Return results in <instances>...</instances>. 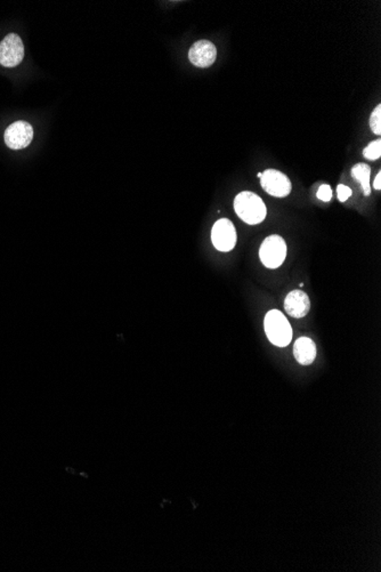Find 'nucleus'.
<instances>
[{
    "label": "nucleus",
    "mask_w": 381,
    "mask_h": 572,
    "mask_svg": "<svg viewBox=\"0 0 381 572\" xmlns=\"http://www.w3.org/2000/svg\"><path fill=\"white\" fill-rule=\"evenodd\" d=\"M234 209L239 217L249 225L259 224L268 215V208L261 197L249 191L241 192L235 197Z\"/></svg>",
    "instance_id": "f257e3e1"
},
{
    "label": "nucleus",
    "mask_w": 381,
    "mask_h": 572,
    "mask_svg": "<svg viewBox=\"0 0 381 572\" xmlns=\"http://www.w3.org/2000/svg\"><path fill=\"white\" fill-rule=\"evenodd\" d=\"M264 328L268 339L272 344L279 348H286L292 339V328L284 313L279 310H272L266 314Z\"/></svg>",
    "instance_id": "f03ea898"
},
{
    "label": "nucleus",
    "mask_w": 381,
    "mask_h": 572,
    "mask_svg": "<svg viewBox=\"0 0 381 572\" xmlns=\"http://www.w3.org/2000/svg\"><path fill=\"white\" fill-rule=\"evenodd\" d=\"M287 257V244L284 238L272 234L266 238L261 249H259V258L261 263L264 264L268 269H277L284 264V260Z\"/></svg>",
    "instance_id": "7ed1b4c3"
},
{
    "label": "nucleus",
    "mask_w": 381,
    "mask_h": 572,
    "mask_svg": "<svg viewBox=\"0 0 381 572\" xmlns=\"http://www.w3.org/2000/svg\"><path fill=\"white\" fill-rule=\"evenodd\" d=\"M261 184L265 192L277 198H286L290 195L292 184L286 174L277 170H265L261 174Z\"/></svg>",
    "instance_id": "20e7f679"
},
{
    "label": "nucleus",
    "mask_w": 381,
    "mask_h": 572,
    "mask_svg": "<svg viewBox=\"0 0 381 572\" xmlns=\"http://www.w3.org/2000/svg\"><path fill=\"white\" fill-rule=\"evenodd\" d=\"M24 46L17 33H10L0 43V64L6 68H14L22 62Z\"/></svg>",
    "instance_id": "39448f33"
},
{
    "label": "nucleus",
    "mask_w": 381,
    "mask_h": 572,
    "mask_svg": "<svg viewBox=\"0 0 381 572\" xmlns=\"http://www.w3.org/2000/svg\"><path fill=\"white\" fill-rule=\"evenodd\" d=\"M236 230L227 218H222L212 226V241L219 251H231L236 244Z\"/></svg>",
    "instance_id": "423d86ee"
},
{
    "label": "nucleus",
    "mask_w": 381,
    "mask_h": 572,
    "mask_svg": "<svg viewBox=\"0 0 381 572\" xmlns=\"http://www.w3.org/2000/svg\"><path fill=\"white\" fill-rule=\"evenodd\" d=\"M5 143L12 150H21L28 147L33 138V128L26 121H17L7 128L3 135Z\"/></svg>",
    "instance_id": "0eeeda50"
},
{
    "label": "nucleus",
    "mask_w": 381,
    "mask_h": 572,
    "mask_svg": "<svg viewBox=\"0 0 381 572\" xmlns=\"http://www.w3.org/2000/svg\"><path fill=\"white\" fill-rule=\"evenodd\" d=\"M216 57L217 49L209 40H199L189 49V62L198 68H209L215 63Z\"/></svg>",
    "instance_id": "6e6552de"
},
{
    "label": "nucleus",
    "mask_w": 381,
    "mask_h": 572,
    "mask_svg": "<svg viewBox=\"0 0 381 572\" xmlns=\"http://www.w3.org/2000/svg\"><path fill=\"white\" fill-rule=\"evenodd\" d=\"M284 310L292 318L301 319L310 311V301L303 290H292L284 301Z\"/></svg>",
    "instance_id": "1a4fd4ad"
},
{
    "label": "nucleus",
    "mask_w": 381,
    "mask_h": 572,
    "mask_svg": "<svg viewBox=\"0 0 381 572\" xmlns=\"http://www.w3.org/2000/svg\"><path fill=\"white\" fill-rule=\"evenodd\" d=\"M293 355L298 364L310 366L316 358V345L308 337H300L293 345Z\"/></svg>",
    "instance_id": "9d476101"
},
{
    "label": "nucleus",
    "mask_w": 381,
    "mask_h": 572,
    "mask_svg": "<svg viewBox=\"0 0 381 572\" xmlns=\"http://www.w3.org/2000/svg\"><path fill=\"white\" fill-rule=\"evenodd\" d=\"M370 174L371 168L366 163H357L352 168V176L361 183L362 190L364 195H370L371 193V186H370Z\"/></svg>",
    "instance_id": "9b49d317"
},
{
    "label": "nucleus",
    "mask_w": 381,
    "mask_h": 572,
    "mask_svg": "<svg viewBox=\"0 0 381 572\" xmlns=\"http://www.w3.org/2000/svg\"><path fill=\"white\" fill-rule=\"evenodd\" d=\"M363 156L366 159L372 160V161L378 160L381 156V140H375L369 144L368 147L365 148L364 151H363Z\"/></svg>",
    "instance_id": "f8f14e48"
},
{
    "label": "nucleus",
    "mask_w": 381,
    "mask_h": 572,
    "mask_svg": "<svg viewBox=\"0 0 381 572\" xmlns=\"http://www.w3.org/2000/svg\"><path fill=\"white\" fill-rule=\"evenodd\" d=\"M370 127L372 132L380 135L381 134V105H377L373 112H372L371 118H370Z\"/></svg>",
    "instance_id": "ddd939ff"
},
{
    "label": "nucleus",
    "mask_w": 381,
    "mask_h": 572,
    "mask_svg": "<svg viewBox=\"0 0 381 572\" xmlns=\"http://www.w3.org/2000/svg\"><path fill=\"white\" fill-rule=\"evenodd\" d=\"M317 198H319V200H322V202H329L330 200L333 199V190H331L329 186L323 184V186H319V189L317 190Z\"/></svg>",
    "instance_id": "4468645a"
},
{
    "label": "nucleus",
    "mask_w": 381,
    "mask_h": 572,
    "mask_svg": "<svg viewBox=\"0 0 381 572\" xmlns=\"http://www.w3.org/2000/svg\"><path fill=\"white\" fill-rule=\"evenodd\" d=\"M337 195H338L339 202H345L349 200L352 195V190L349 189V186H344V184H339L337 186Z\"/></svg>",
    "instance_id": "2eb2a0df"
},
{
    "label": "nucleus",
    "mask_w": 381,
    "mask_h": 572,
    "mask_svg": "<svg viewBox=\"0 0 381 572\" xmlns=\"http://www.w3.org/2000/svg\"><path fill=\"white\" fill-rule=\"evenodd\" d=\"M373 188H375V190H378V191L381 189V172H378V175L375 176Z\"/></svg>",
    "instance_id": "dca6fc26"
},
{
    "label": "nucleus",
    "mask_w": 381,
    "mask_h": 572,
    "mask_svg": "<svg viewBox=\"0 0 381 572\" xmlns=\"http://www.w3.org/2000/svg\"><path fill=\"white\" fill-rule=\"evenodd\" d=\"M261 174H263V172H258L257 176H258V177H259V179H261Z\"/></svg>",
    "instance_id": "f3484780"
}]
</instances>
